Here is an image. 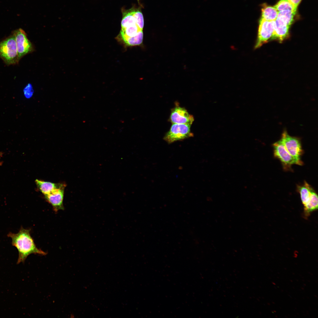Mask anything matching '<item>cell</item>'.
I'll return each instance as SVG.
<instances>
[{
	"instance_id": "cell-1",
	"label": "cell",
	"mask_w": 318,
	"mask_h": 318,
	"mask_svg": "<svg viewBox=\"0 0 318 318\" xmlns=\"http://www.w3.org/2000/svg\"><path fill=\"white\" fill-rule=\"evenodd\" d=\"M30 232V229H25L21 226L17 233L9 232L7 234V236L11 239L12 245L16 247L18 251L17 264L24 262L28 256L31 254L42 255L47 254L36 246Z\"/></svg>"
},
{
	"instance_id": "cell-2",
	"label": "cell",
	"mask_w": 318,
	"mask_h": 318,
	"mask_svg": "<svg viewBox=\"0 0 318 318\" xmlns=\"http://www.w3.org/2000/svg\"><path fill=\"white\" fill-rule=\"evenodd\" d=\"M304 206L305 217H308L311 213L318 208V196L315 191L308 183L304 181L303 185L297 186Z\"/></svg>"
},
{
	"instance_id": "cell-3",
	"label": "cell",
	"mask_w": 318,
	"mask_h": 318,
	"mask_svg": "<svg viewBox=\"0 0 318 318\" xmlns=\"http://www.w3.org/2000/svg\"><path fill=\"white\" fill-rule=\"evenodd\" d=\"M0 58L8 65L18 64L19 61L14 35L12 34L0 42Z\"/></svg>"
},
{
	"instance_id": "cell-4",
	"label": "cell",
	"mask_w": 318,
	"mask_h": 318,
	"mask_svg": "<svg viewBox=\"0 0 318 318\" xmlns=\"http://www.w3.org/2000/svg\"><path fill=\"white\" fill-rule=\"evenodd\" d=\"M191 125L188 124H173L169 130L164 138L169 143L193 136L191 131Z\"/></svg>"
},
{
	"instance_id": "cell-5",
	"label": "cell",
	"mask_w": 318,
	"mask_h": 318,
	"mask_svg": "<svg viewBox=\"0 0 318 318\" xmlns=\"http://www.w3.org/2000/svg\"><path fill=\"white\" fill-rule=\"evenodd\" d=\"M274 156L279 159L285 166H290L293 164L302 165L303 162L291 155L286 148L281 139L273 145Z\"/></svg>"
},
{
	"instance_id": "cell-6",
	"label": "cell",
	"mask_w": 318,
	"mask_h": 318,
	"mask_svg": "<svg viewBox=\"0 0 318 318\" xmlns=\"http://www.w3.org/2000/svg\"><path fill=\"white\" fill-rule=\"evenodd\" d=\"M14 35L19 59L34 50L33 45L22 29H19L12 33Z\"/></svg>"
},
{
	"instance_id": "cell-7",
	"label": "cell",
	"mask_w": 318,
	"mask_h": 318,
	"mask_svg": "<svg viewBox=\"0 0 318 318\" xmlns=\"http://www.w3.org/2000/svg\"><path fill=\"white\" fill-rule=\"evenodd\" d=\"M281 140L289 154L296 158L301 159L303 150L299 139L290 136L286 131L284 130L282 134Z\"/></svg>"
},
{
	"instance_id": "cell-8",
	"label": "cell",
	"mask_w": 318,
	"mask_h": 318,
	"mask_svg": "<svg viewBox=\"0 0 318 318\" xmlns=\"http://www.w3.org/2000/svg\"><path fill=\"white\" fill-rule=\"evenodd\" d=\"M274 31V21H268L261 19L259 25L258 37L255 49L260 47L272 36Z\"/></svg>"
},
{
	"instance_id": "cell-9",
	"label": "cell",
	"mask_w": 318,
	"mask_h": 318,
	"mask_svg": "<svg viewBox=\"0 0 318 318\" xmlns=\"http://www.w3.org/2000/svg\"><path fill=\"white\" fill-rule=\"evenodd\" d=\"M173 124H188L191 125L194 121L192 115L189 114L184 108L178 106L173 109L170 116Z\"/></svg>"
},
{
	"instance_id": "cell-10",
	"label": "cell",
	"mask_w": 318,
	"mask_h": 318,
	"mask_svg": "<svg viewBox=\"0 0 318 318\" xmlns=\"http://www.w3.org/2000/svg\"><path fill=\"white\" fill-rule=\"evenodd\" d=\"M65 187L57 188L51 193L44 195L46 200L52 206L56 212L64 210L63 200Z\"/></svg>"
},
{
	"instance_id": "cell-11",
	"label": "cell",
	"mask_w": 318,
	"mask_h": 318,
	"mask_svg": "<svg viewBox=\"0 0 318 318\" xmlns=\"http://www.w3.org/2000/svg\"><path fill=\"white\" fill-rule=\"evenodd\" d=\"M291 24L282 18L277 16L274 21V31L273 38L277 39L282 42L289 34V29Z\"/></svg>"
},
{
	"instance_id": "cell-12",
	"label": "cell",
	"mask_w": 318,
	"mask_h": 318,
	"mask_svg": "<svg viewBox=\"0 0 318 318\" xmlns=\"http://www.w3.org/2000/svg\"><path fill=\"white\" fill-rule=\"evenodd\" d=\"M35 183L39 190L44 195L51 193L56 189L66 186L62 183H54L36 179Z\"/></svg>"
},
{
	"instance_id": "cell-13",
	"label": "cell",
	"mask_w": 318,
	"mask_h": 318,
	"mask_svg": "<svg viewBox=\"0 0 318 318\" xmlns=\"http://www.w3.org/2000/svg\"><path fill=\"white\" fill-rule=\"evenodd\" d=\"M143 33V30L140 29L136 24H135L121 28L119 37L123 42L128 38Z\"/></svg>"
},
{
	"instance_id": "cell-14",
	"label": "cell",
	"mask_w": 318,
	"mask_h": 318,
	"mask_svg": "<svg viewBox=\"0 0 318 318\" xmlns=\"http://www.w3.org/2000/svg\"><path fill=\"white\" fill-rule=\"evenodd\" d=\"M278 14V11L274 6H265L262 9L261 19L268 21H274Z\"/></svg>"
},
{
	"instance_id": "cell-15",
	"label": "cell",
	"mask_w": 318,
	"mask_h": 318,
	"mask_svg": "<svg viewBox=\"0 0 318 318\" xmlns=\"http://www.w3.org/2000/svg\"><path fill=\"white\" fill-rule=\"evenodd\" d=\"M134 11V10H130L123 13L121 23V28L136 24V20L133 15Z\"/></svg>"
},
{
	"instance_id": "cell-16",
	"label": "cell",
	"mask_w": 318,
	"mask_h": 318,
	"mask_svg": "<svg viewBox=\"0 0 318 318\" xmlns=\"http://www.w3.org/2000/svg\"><path fill=\"white\" fill-rule=\"evenodd\" d=\"M279 12L289 10L296 13L297 10L288 0H280L274 6Z\"/></svg>"
},
{
	"instance_id": "cell-17",
	"label": "cell",
	"mask_w": 318,
	"mask_h": 318,
	"mask_svg": "<svg viewBox=\"0 0 318 318\" xmlns=\"http://www.w3.org/2000/svg\"><path fill=\"white\" fill-rule=\"evenodd\" d=\"M133 15L136 20L137 25L140 29L143 30L144 21L143 16L141 12L138 10H134Z\"/></svg>"
},
{
	"instance_id": "cell-18",
	"label": "cell",
	"mask_w": 318,
	"mask_h": 318,
	"mask_svg": "<svg viewBox=\"0 0 318 318\" xmlns=\"http://www.w3.org/2000/svg\"><path fill=\"white\" fill-rule=\"evenodd\" d=\"M23 92L25 97L27 99H30L33 96L34 90L32 85L28 83L23 89Z\"/></svg>"
},
{
	"instance_id": "cell-19",
	"label": "cell",
	"mask_w": 318,
	"mask_h": 318,
	"mask_svg": "<svg viewBox=\"0 0 318 318\" xmlns=\"http://www.w3.org/2000/svg\"><path fill=\"white\" fill-rule=\"evenodd\" d=\"M297 10V8L302 0H288Z\"/></svg>"
},
{
	"instance_id": "cell-20",
	"label": "cell",
	"mask_w": 318,
	"mask_h": 318,
	"mask_svg": "<svg viewBox=\"0 0 318 318\" xmlns=\"http://www.w3.org/2000/svg\"><path fill=\"white\" fill-rule=\"evenodd\" d=\"M3 153L2 152H0V160L2 156ZM2 162L0 161V165H2Z\"/></svg>"
},
{
	"instance_id": "cell-21",
	"label": "cell",
	"mask_w": 318,
	"mask_h": 318,
	"mask_svg": "<svg viewBox=\"0 0 318 318\" xmlns=\"http://www.w3.org/2000/svg\"><path fill=\"white\" fill-rule=\"evenodd\" d=\"M138 1H139V0H138Z\"/></svg>"
}]
</instances>
